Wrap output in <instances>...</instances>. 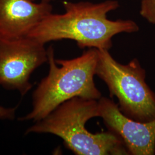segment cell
Segmentation results:
<instances>
[{
  "mask_svg": "<svg viewBox=\"0 0 155 155\" xmlns=\"http://www.w3.org/2000/svg\"><path fill=\"white\" fill-rule=\"evenodd\" d=\"M63 5V13H51L33 29L28 37L43 45L68 39L75 41L82 49L109 50L115 35L139 31V25L132 20L108 18V13L120 7L117 0H106L99 3L65 1Z\"/></svg>",
  "mask_w": 155,
  "mask_h": 155,
  "instance_id": "6da1fadb",
  "label": "cell"
},
{
  "mask_svg": "<svg viewBox=\"0 0 155 155\" xmlns=\"http://www.w3.org/2000/svg\"><path fill=\"white\" fill-rule=\"evenodd\" d=\"M49 72L32 94V109L21 121H38L63 102L78 97L100 100L102 94L94 83L98 60L96 48H89L71 59H56L52 46L48 49Z\"/></svg>",
  "mask_w": 155,
  "mask_h": 155,
  "instance_id": "7a4b0ae2",
  "label": "cell"
},
{
  "mask_svg": "<svg viewBox=\"0 0 155 155\" xmlns=\"http://www.w3.org/2000/svg\"><path fill=\"white\" fill-rule=\"evenodd\" d=\"M100 117L98 100L76 97L58 106L27 129L29 133H50L61 138L64 145L77 155H127L118 136L108 130L91 133L85 127L89 120Z\"/></svg>",
  "mask_w": 155,
  "mask_h": 155,
  "instance_id": "3957f363",
  "label": "cell"
},
{
  "mask_svg": "<svg viewBox=\"0 0 155 155\" xmlns=\"http://www.w3.org/2000/svg\"><path fill=\"white\" fill-rule=\"evenodd\" d=\"M95 75L107 85L111 97L127 117L140 122L155 119V94L145 82L146 73L137 59L127 64L115 60L109 50L97 49Z\"/></svg>",
  "mask_w": 155,
  "mask_h": 155,
  "instance_id": "277c9868",
  "label": "cell"
},
{
  "mask_svg": "<svg viewBox=\"0 0 155 155\" xmlns=\"http://www.w3.org/2000/svg\"><path fill=\"white\" fill-rule=\"evenodd\" d=\"M48 60L45 45L35 39L0 37V86L25 95L32 87V74Z\"/></svg>",
  "mask_w": 155,
  "mask_h": 155,
  "instance_id": "5b68a950",
  "label": "cell"
},
{
  "mask_svg": "<svg viewBox=\"0 0 155 155\" xmlns=\"http://www.w3.org/2000/svg\"><path fill=\"white\" fill-rule=\"evenodd\" d=\"M98 104L100 117L108 130L121 139L129 155H155V119L146 122L131 119L106 97H102Z\"/></svg>",
  "mask_w": 155,
  "mask_h": 155,
  "instance_id": "8992f818",
  "label": "cell"
},
{
  "mask_svg": "<svg viewBox=\"0 0 155 155\" xmlns=\"http://www.w3.org/2000/svg\"><path fill=\"white\" fill-rule=\"evenodd\" d=\"M51 2L32 0H0V37H27L40 22L52 12Z\"/></svg>",
  "mask_w": 155,
  "mask_h": 155,
  "instance_id": "52a82bcc",
  "label": "cell"
},
{
  "mask_svg": "<svg viewBox=\"0 0 155 155\" xmlns=\"http://www.w3.org/2000/svg\"><path fill=\"white\" fill-rule=\"evenodd\" d=\"M140 13L147 21L155 25V0H141Z\"/></svg>",
  "mask_w": 155,
  "mask_h": 155,
  "instance_id": "ba28073f",
  "label": "cell"
},
{
  "mask_svg": "<svg viewBox=\"0 0 155 155\" xmlns=\"http://www.w3.org/2000/svg\"><path fill=\"white\" fill-rule=\"evenodd\" d=\"M17 106L5 107L0 105V120H13L16 116Z\"/></svg>",
  "mask_w": 155,
  "mask_h": 155,
  "instance_id": "9c48e42d",
  "label": "cell"
},
{
  "mask_svg": "<svg viewBox=\"0 0 155 155\" xmlns=\"http://www.w3.org/2000/svg\"><path fill=\"white\" fill-rule=\"evenodd\" d=\"M35 1V0H32ZM52 0H40V1H43V2H51Z\"/></svg>",
  "mask_w": 155,
  "mask_h": 155,
  "instance_id": "30bf717a",
  "label": "cell"
}]
</instances>
